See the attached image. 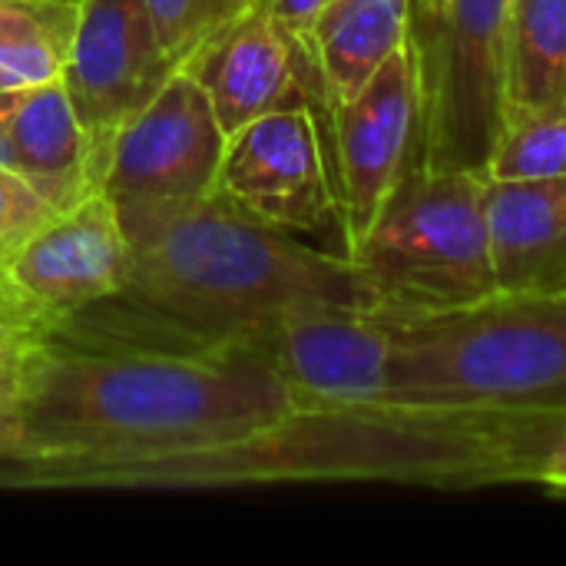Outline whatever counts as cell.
<instances>
[{
  "label": "cell",
  "instance_id": "cell-1",
  "mask_svg": "<svg viewBox=\"0 0 566 566\" xmlns=\"http://www.w3.org/2000/svg\"><path fill=\"white\" fill-rule=\"evenodd\" d=\"M566 418L451 405L292 408L235 438L60 464H0L13 491H206L272 484H401L434 491L541 481Z\"/></svg>",
  "mask_w": 566,
  "mask_h": 566
},
{
  "label": "cell",
  "instance_id": "cell-2",
  "mask_svg": "<svg viewBox=\"0 0 566 566\" xmlns=\"http://www.w3.org/2000/svg\"><path fill=\"white\" fill-rule=\"evenodd\" d=\"M295 408L259 345L80 342L23 361L17 464L156 454L245 434ZM3 464V461H0Z\"/></svg>",
  "mask_w": 566,
  "mask_h": 566
},
{
  "label": "cell",
  "instance_id": "cell-3",
  "mask_svg": "<svg viewBox=\"0 0 566 566\" xmlns=\"http://www.w3.org/2000/svg\"><path fill=\"white\" fill-rule=\"evenodd\" d=\"M133 265L109 298L169 342L255 345L285 318L325 308L368 312V289L345 252L272 229L222 192L192 206L129 216Z\"/></svg>",
  "mask_w": 566,
  "mask_h": 566
},
{
  "label": "cell",
  "instance_id": "cell-4",
  "mask_svg": "<svg viewBox=\"0 0 566 566\" xmlns=\"http://www.w3.org/2000/svg\"><path fill=\"white\" fill-rule=\"evenodd\" d=\"M391 338L388 401L566 418V285L497 292Z\"/></svg>",
  "mask_w": 566,
  "mask_h": 566
},
{
  "label": "cell",
  "instance_id": "cell-5",
  "mask_svg": "<svg viewBox=\"0 0 566 566\" xmlns=\"http://www.w3.org/2000/svg\"><path fill=\"white\" fill-rule=\"evenodd\" d=\"M368 315L388 325L441 318L501 292L491 252L488 179L418 166L348 252Z\"/></svg>",
  "mask_w": 566,
  "mask_h": 566
},
{
  "label": "cell",
  "instance_id": "cell-6",
  "mask_svg": "<svg viewBox=\"0 0 566 566\" xmlns=\"http://www.w3.org/2000/svg\"><path fill=\"white\" fill-rule=\"evenodd\" d=\"M511 0H451L441 13L411 10L421 56L424 169H488L507 133Z\"/></svg>",
  "mask_w": 566,
  "mask_h": 566
},
{
  "label": "cell",
  "instance_id": "cell-7",
  "mask_svg": "<svg viewBox=\"0 0 566 566\" xmlns=\"http://www.w3.org/2000/svg\"><path fill=\"white\" fill-rule=\"evenodd\" d=\"M226 133L196 83L179 66L106 143L96 163L103 189L123 219L169 212L219 192Z\"/></svg>",
  "mask_w": 566,
  "mask_h": 566
},
{
  "label": "cell",
  "instance_id": "cell-8",
  "mask_svg": "<svg viewBox=\"0 0 566 566\" xmlns=\"http://www.w3.org/2000/svg\"><path fill=\"white\" fill-rule=\"evenodd\" d=\"M421 56L408 33L401 50L361 93L328 106V146L345 255L368 235L398 186L421 166Z\"/></svg>",
  "mask_w": 566,
  "mask_h": 566
},
{
  "label": "cell",
  "instance_id": "cell-9",
  "mask_svg": "<svg viewBox=\"0 0 566 566\" xmlns=\"http://www.w3.org/2000/svg\"><path fill=\"white\" fill-rule=\"evenodd\" d=\"M133 249L119 209L103 189L50 209L17 245L3 285L17 308L56 332L106 305L129 282Z\"/></svg>",
  "mask_w": 566,
  "mask_h": 566
},
{
  "label": "cell",
  "instance_id": "cell-10",
  "mask_svg": "<svg viewBox=\"0 0 566 566\" xmlns=\"http://www.w3.org/2000/svg\"><path fill=\"white\" fill-rule=\"evenodd\" d=\"M219 192L252 219L292 235L338 229L328 109L285 106L226 136Z\"/></svg>",
  "mask_w": 566,
  "mask_h": 566
},
{
  "label": "cell",
  "instance_id": "cell-11",
  "mask_svg": "<svg viewBox=\"0 0 566 566\" xmlns=\"http://www.w3.org/2000/svg\"><path fill=\"white\" fill-rule=\"evenodd\" d=\"M76 27L63 63V86L99 163L109 136L146 106L179 70L143 0H76Z\"/></svg>",
  "mask_w": 566,
  "mask_h": 566
},
{
  "label": "cell",
  "instance_id": "cell-12",
  "mask_svg": "<svg viewBox=\"0 0 566 566\" xmlns=\"http://www.w3.org/2000/svg\"><path fill=\"white\" fill-rule=\"evenodd\" d=\"M186 70L202 86L226 136L285 106H322L328 96L318 66L298 33H292L262 0L222 27Z\"/></svg>",
  "mask_w": 566,
  "mask_h": 566
},
{
  "label": "cell",
  "instance_id": "cell-13",
  "mask_svg": "<svg viewBox=\"0 0 566 566\" xmlns=\"http://www.w3.org/2000/svg\"><path fill=\"white\" fill-rule=\"evenodd\" d=\"M295 408H361L388 405L391 325L352 308H325L285 318L255 342Z\"/></svg>",
  "mask_w": 566,
  "mask_h": 566
},
{
  "label": "cell",
  "instance_id": "cell-14",
  "mask_svg": "<svg viewBox=\"0 0 566 566\" xmlns=\"http://www.w3.org/2000/svg\"><path fill=\"white\" fill-rule=\"evenodd\" d=\"M0 139L10 169L33 179L56 206L96 189V156L63 80L3 90Z\"/></svg>",
  "mask_w": 566,
  "mask_h": 566
},
{
  "label": "cell",
  "instance_id": "cell-15",
  "mask_svg": "<svg viewBox=\"0 0 566 566\" xmlns=\"http://www.w3.org/2000/svg\"><path fill=\"white\" fill-rule=\"evenodd\" d=\"M488 222L501 292L566 285V176L488 179Z\"/></svg>",
  "mask_w": 566,
  "mask_h": 566
},
{
  "label": "cell",
  "instance_id": "cell-16",
  "mask_svg": "<svg viewBox=\"0 0 566 566\" xmlns=\"http://www.w3.org/2000/svg\"><path fill=\"white\" fill-rule=\"evenodd\" d=\"M415 0H325L305 33L328 106L361 93L411 33Z\"/></svg>",
  "mask_w": 566,
  "mask_h": 566
},
{
  "label": "cell",
  "instance_id": "cell-17",
  "mask_svg": "<svg viewBox=\"0 0 566 566\" xmlns=\"http://www.w3.org/2000/svg\"><path fill=\"white\" fill-rule=\"evenodd\" d=\"M554 109H566V0H511V20H507L511 123Z\"/></svg>",
  "mask_w": 566,
  "mask_h": 566
},
{
  "label": "cell",
  "instance_id": "cell-18",
  "mask_svg": "<svg viewBox=\"0 0 566 566\" xmlns=\"http://www.w3.org/2000/svg\"><path fill=\"white\" fill-rule=\"evenodd\" d=\"M76 0H0V93L63 76Z\"/></svg>",
  "mask_w": 566,
  "mask_h": 566
},
{
  "label": "cell",
  "instance_id": "cell-19",
  "mask_svg": "<svg viewBox=\"0 0 566 566\" xmlns=\"http://www.w3.org/2000/svg\"><path fill=\"white\" fill-rule=\"evenodd\" d=\"M554 176H566V109L511 123L484 169V179L491 182Z\"/></svg>",
  "mask_w": 566,
  "mask_h": 566
},
{
  "label": "cell",
  "instance_id": "cell-20",
  "mask_svg": "<svg viewBox=\"0 0 566 566\" xmlns=\"http://www.w3.org/2000/svg\"><path fill=\"white\" fill-rule=\"evenodd\" d=\"M166 56L186 66L222 27L259 0H143Z\"/></svg>",
  "mask_w": 566,
  "mask_h": 566
},
{
  "label": "cell",
  "instance_id": "cell-21",
  "mask_svg": "<svg viewBox=\"0 0 566 566\" xmlns=\"http://www.w3.org/2000/svg\"><path fill=\"white\" fill-rule=\"evenodd\" d=\"M50 209H56V202L33 179H27L23 172H17L10 166H0V308L3 312L23 315L3 285V269L10 262V255L17 252V245L30 235V229ZM23 318H30V315H23Z\"/></svg>",
  "mask_w": 566,
  "mask_h": 566
},
{
  "label": "cell",
  "instance_id": "cell-22",
  "mask_svg": "<svg viewBox=\"0 0 566 566\" xmlns=\"http://www.w3.org/2000/svg\"><path fill=\"white\" fill-rule=\"evenodd\" d=\"M50 335L53 332L40 322L0 308V365H23L50 342Z\"/></svg>",
  "mask_w": 566,
  "mask_h": 566
},
{
  "label": "cell",
  "instance_id": "cell-23",
  "mask_svg": "<svg viewBox=\"0 0 566 566\" xmlns=\"http://www.w3.org/2000/svg\"><path fill=\"white\" fill-rule=\"evenodd\" d=\"M20 408H23V365H0V461L20 448Z\"/></svg>",
  "mask_w": 566,
  "mask_h": 566
},
{
  "label": "cell",
  "instance_id": "cell-24",
  "mask_svg": "<svg viewBox=\"0 0 566 566\" xmlns=\"http://www.w3.org/2000/svg\"><path fill=\"white\" fill-rule=\"evenodd\" d=\"M292 33H298L305 40L312 20L318 17V10L325 7V0H262Z\"/></svg>",
  "mask_w": 566,
  "mask_h": 566
},
{
  "label": "cell",
  "instance_id": "cell-25",
  "mask_svg": "<svg viewBox=\"0 0 566 566\" xmlns=\"http://www.w3.org/2000/svg\"><path fill=\"white\" fill-rule=\"evenodd\" d=\"M537 488H544L547 494H557V497H566V421L544 461V471H541V481Z\"/></svg>",
  "mask_w": 566,
  "mask_h": 566
},
{
  "label": "cell",
  "instance_id": "cell-26",
  "mask_svg": "<svg viewBox=\"0 0 566 566\" xmlns=\"http://www.w3.org/2000/svg\"><path fill=\"white\" fill-rule=\"evenodd\" d=\"M448 3L451 0H415V10H421V13H441Z\"/></svg>",
  "mask_w": 566,
  "mask_h": 566
},
{
  "label": "cell",
  "instance_id": "cell-27",
  "mask_svg": "<svg viewBox=\"0 0 566 566\" xmlns=\"http://www.w3.org/2000/svg\"><path fill=\"white\" fill-rule=\"evenodd\" d=\"M0 166H10V163H7V149H3V139H0Z\"/></svg>",
  "mask_w": 566,
  "mask_h": 566
}]
</instances>
